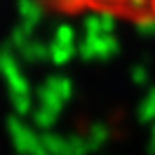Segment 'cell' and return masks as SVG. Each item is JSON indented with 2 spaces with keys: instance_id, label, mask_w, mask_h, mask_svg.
Instances as JSON below:
<instances>
[{
  "instance_id": "cell-1",
  "label": "cell",
  "mask_w": 155,
  "mask_h": 155,
  "mask_svg": "<svg viewBox=\"0 0 155 155\" xmlns=\"http://www.w3.org/2000/svg\"><path fill=\"white\" fill-rule=\"evenodd\" d=\"M40 12L66 21L97 19L132 28H155V0H33Z\"/></svg>"
}]
</instances>
